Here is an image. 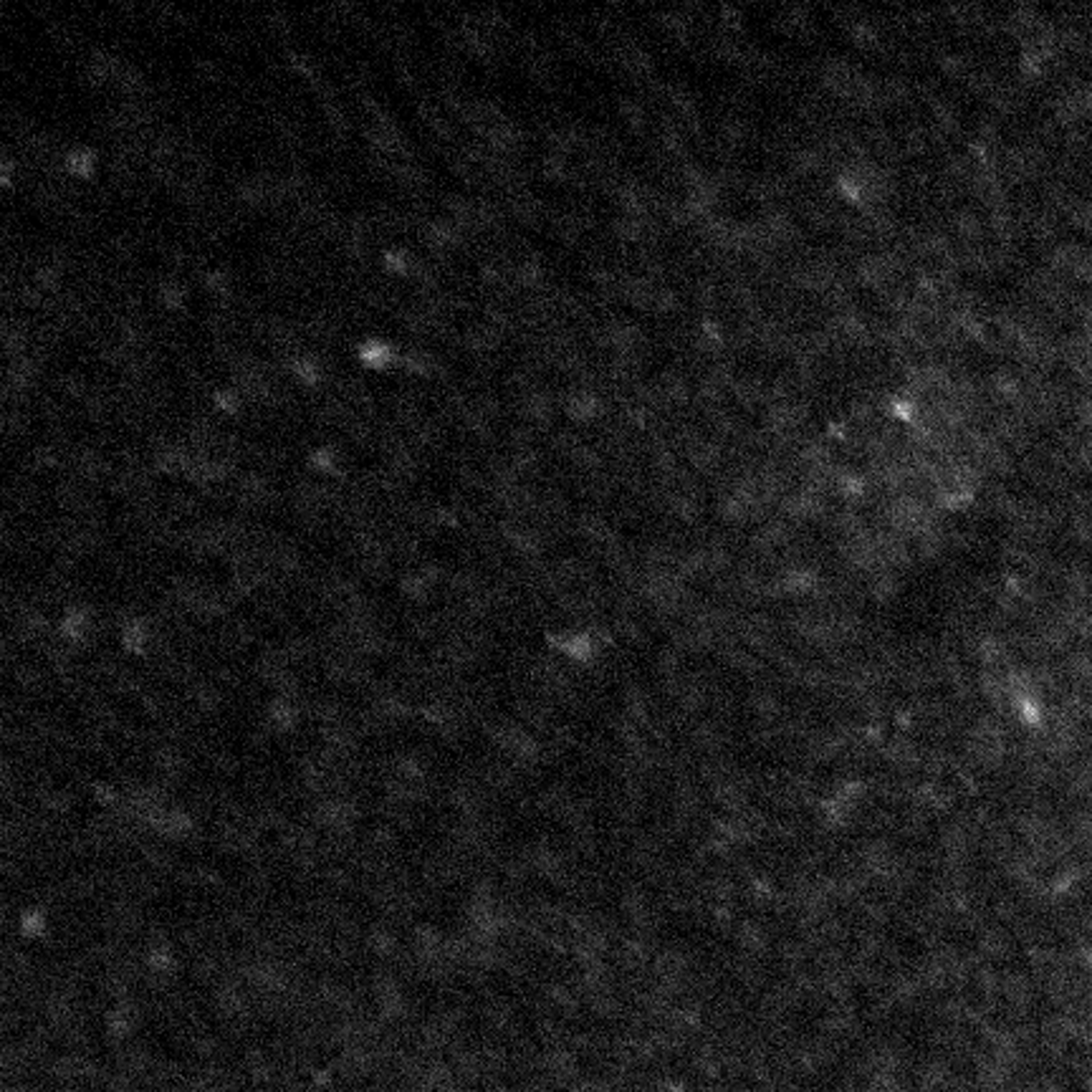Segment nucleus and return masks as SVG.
I'll return each mask as SVG.
<instances>
[{
    "label": "nucleus",
    "instance_id": "1",
    "mask_svg": "<svg viewBox=\"0 0 1092 1092\" xmlns=\"http://www.w3.org/2000/svg\"><path fill=\"white\" fill-rule=\"evenodd\" d=\"M359 359H362V364H367L369 369H385V367L395 364L397 354H395V349H392L387 341H377V339H372V341H364V344L359 346Z\"/></svg>",
    "mask_w": 1092,
    "mask_h": 1092
},
{
    "label": "nucleus",
    "instance_id": "2",
    "mask_svg": "<svg viewBox=\"0 0 1092 1092\" xmlns=\"http://www.w3.org/2000/svg\"><path fill=\"white\" fill-rule=\"evenodd\" d=\"M289 372L301 382V385H322L324 382V367L319 364L317 357L312 354H299L289 362Z\"/></svg>",
    "mask_w": 1092,
    "mask_h": 1092
},
{
    "label": "nucleus",
    "instance_id": "3",
    "mask_svg": "<svg viewBox=\"0 0 1092 1092\" xmlns=\"http://www.w3.org/2000/svg\"><path fill=\"white\" fill-rule=\"evenodd\" d=\"M64 168H66L69 174L84 180V177L91 174V169H94V152L89 147H74V150H69L66 157H64Z\"/></svg>",
    "mask_w": 1092,
    "mask_h": 1092
},
{
    "label": "nucleus",
    "instance_id": "4",
    "mask_svg": "<svg viewBox=\"0 0 1092 1092\" xmlns=\"http://www.w3.org/2000/svg\"><path fill=\"white\" fill-rule=\"evenodd\" d=\"M385 268L395 276H413L418 268V260L405 249H390L385 253Z\"/></svg>",
    "mask_w": 1092,
    "mask_h": 1092
},
{
    "label": "nucleus",
    "instance_id": "5",
    "mask_svg": "<svg viewBox=\"0 0 1092 1092\" xmlns=\"http://www.w3.org/2000/svg\"><path fill=\"white\" fill-rule=\"evenodd\" d=\"M312 468L319 471L322 476H339V463L332 448H319L312 453Z\"/></svg>",
    "mask_w": 1092,
    "mask_h": 1092
},
{
    "label": "nucleus",
    "instance_id": "6",
    "mask_svg": "<svg viewBox=\"0 0 1092 1092\" xmlns=\"http://www.w3.org/2000/svg\"><path fill=\"white\" fill-rule=\"evenodd\" d=\"M213 403H215V408H218V410H223V413L233 415V413H238V410H241L243 395H241L236 387H223V390H218V392L213 395Z\"/></svg>",
    "mask_w": 1092,
    "mask_h": 1092
},
{
    "label": "nucleus",
    "instance_id": "7",
    "mask_svg": "<svg viewBox=\"0 0 1092 1092\" xmlns=\"http://www.w3.org/2000/svg\"><path fill=\"white\" fill-rule=\"evenodd\" d=\"M160 294H163V301H165L168 306H172V309L182 304V286H180V283H165Z\"/></svg>",
    "mask_w": 1092,
    "mask_h": 1092
}]
</instances>
